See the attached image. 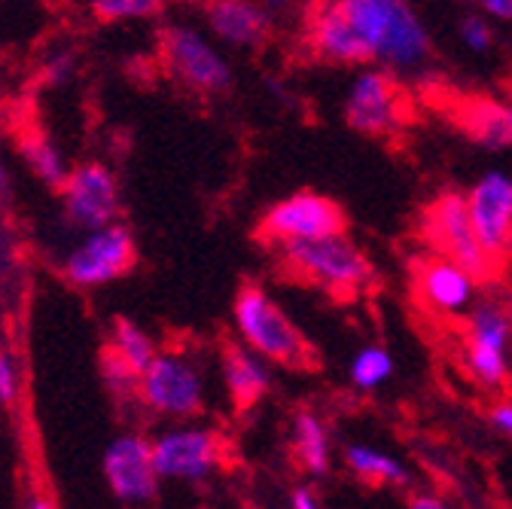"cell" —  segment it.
I'll use <instances>...</instances> for the list:
<instances>
[{"instance_id": "6da1fadb", "label": "cell", "mask_w": 512, "mask_h": 509, "mask_svg": "<svg viewBox=\"0 0 512 509\" xmlns=\"http://www.w3.org/2000/svg\"><path fill=\"white\" fill-rule=\"evenodd\" d=\"M372 52V65L391 74H421L433 61V40L409 0H336Z\"/></svg>"}, {"instance_id": "7a4b0ae2", "label": "cell", "mask_w": 512, "mask_h": 509, "mask_svg": "<svg viewBox=\"0 0 512 509\" xmlns=\"http://www.w3.org/2000/svg\"><path fill=\"white\" fill-rule=\"evenodd\" d=\"M278 266L299 284L317 287L330 293L333 299H354L360 296L369 281L375 278L372 260L360 250L348 232L324 235V238H305L278 244Z\"/></svg>"}, {"instance_id": "3957f363", "label": "cell", "mask_w": 512, "mask_h": 509, "mask_svg": "<svg viewBox=\"0 0 512 509\" xmlns=\"http://www.w3.org/2000/svg\"><path fill=\"white\" fill-rule=\"evenodd\" d=\"M238 339L275 366L308 372L317 366V351L293 317L260 284H241L232 302Z\"/></svg>"}, {"instance_id": "277c9868", "label": "cell", "mask_w": 512, "mask_h": 509, "mask_svg": "<svg viewBox=\"0 0 512 509\" xmlns=\"http://www.w3.org/2000/svg\"><path fill=\"white\" fill-rule=\"evenodd\" d=\"M418 235L430 253H439V257L461 263L482 284L497 278L494 266L488 263L485 250H482V241L476 235L470 205H467V193H461V189H442L439 196H433L421 208Z\"/></svg>"}, {"instance_id": "5b68a950", "label": "cell", "mask_w": 512, "mask_h": 509, "mask_svg": "<svg viewBox=\"0 0 512 509\" xmlns=\"http://www.w3.org/2000/svg\"><path fill=\"white\" fill-rule=\"evenodd\" d=\"M138 400L168 421H192L205 412V372L180 351H156L141 372Z\"/></svg>"}, {"instance_id": "8992f818", "label": "cell", "mask_w": 512, "mask_h": 509, "mask_svg": "<svg viewBox=\"0 0 512 509\" xmlns=\"http://www.w3.org/2000/svg\"><path fill=\"white\" fill-rule=\"evenodd\" d=\"M150 442L153 464L162 482L202 485L220 470L223 461V436L214 427L180 421L153 436Z\"/></svg>"}, {"instance_id": "52a82bcc", "label": "cell", "mask_w": 512, "mask_h": 509, "mask_svg": "<svg viewBox=\"0 0 512 509\" xmlns=\"http://www.w3.org/2000/svg\"><path fill=\"white\" fill-rule=\"evenodd\" d=\"M138 266V244L119 220L89 229L86 238L64 257V278L80 290H95L125 278Z\"/></svg>"}, {"instance_id": "ba28073f", "label": "cell", "mask_w": 512, "mask_h": 509, "mask_svg": "<svg viewBox=\"0 0 512 509\" xmlns=\"http://www.w3.org/2000/svg\"><path fill=\"white\" fill-rule=\"evenodd\" d=\"M162 58L177 83L199 95H226L232 89V65L229 58L205 37L199 28L168 25L162 31Z\"/></svg>"}, {"instance_id": "9c48e42d", "label": "cell", "mask_w": 512, "mask_h": 509, "mask_svg": "<svg viewBox=\"0 0 512 509\" xmlns=\"http://www.w3.org/2000/svg\"><path fill=\"white\" fill-rule=\"evenodd\" d=\"M256 232H260V238L269 247H278L287 241H305V238H324V235L348 232V214L336 199L302 189V193H293V196H284L281 202H275L260 217Z\"/></svg>"}, {"instance_id": "30bf717a", "label": "cell", "mask_w": 512, "mask_h": 509, "mask_svg": "<svg viewBox=\"0 0 512 509\" xmlns=\"http://www.w3.org/2000/svg\"><path fill=\"white\" fill-rule=\"evenodd\" d=\"M467 205L488 263L503 275L512 266V177L506 171H485L467 189Z\"/></svg>"}, {"instance_id": "8fae6325", "label": "cell", "mask_w": 512, "mask_h": 509, "mask_svg": "<svg viewBox=\"0 0 512 509\" xmlns=\"http://www.w3.org/2000/svg\"><path fill=\"white\" fill-rule=\"evenodd\" d=\"M101 476L110 494L125 506H144L159 497V473L153 464V442L141 433H119L101 455Z\"/></svg>"}, {"instance_id": "7c38bea8", "label": "cell", "mask_w": 512, "mask_h": 509, "mask_svg": "<svg viewBox=\"0 0 512 509\" xmlns=\"http://www.w3.org/2000/svg\"><path fill=\"white\" fill-rule=\"evenodd\" d=\"M400 86L391 71L363 65L348 86L342 119L354 135L388 138L400 125Z\"/></svg>"}, {"instance_id": "4fadbf2b", "label": "cell", "mask_w": 512, "mask_h": 509, "mask_svg": "<svg viewBox=\"0 0 512 509\" xmlns=\"http://www.w3.org/2000/svg\"><path fill=\"white\" fill-rule=\"evenodd\" d=\"M58 193L64 220L80 232L119 220V183L104 162H86L71 168Z\"/></svg>"}, {"instance_id": "5bb4252c", "label": "cell", "mask_w": 512, "mask_h": 509, "mask_svg": "<svg viewBox=\"0 0 512 509\" xmlns=\"http://www.w3.org/2000/svg\"><path fill=\"white\" fill-rule=\"evenodd\" d=\"M479 284L482 281L470 269L448 257H439V253H427V257H421L412 266L415 299L433 314H445V317L464 314L476 302Z\"/></svg>"}, {"instance_id": "9a60e30c", "label": "cell", "mask_w": 512, "mask_h": 509, "mask_svg": "<svg viewBox=\"0 0 512 509\" xmlns=\"http://www.w3.org/2000/svg\"><path fill=\"white\" fill-rule=\"evenodd\" d=\"M305 40L317 61H327L336 68H363L372 65V52L357 34V28L348 22V16L339 10L336 0H320L308 13Z\"/></svg>"}, {"instance_id": "2e32d148", "label": "cell", "mask_w": 512, "mask_h": 509, "mask_svg": "<svg viewBox=\"0 0 512 509\" xmlns=\"http://www.w3.org/2000/svg\"><path fill=\"white\" fill-rule=\"evenodd\" d=\"M205 22L229 49H260L272 37V13L260 0H208Z\"/></svg>"}, {"instance_id": "e0dca14e", "label": "cell", "mask_w": 512, "mask_h": 509, "mask_svg": "<svg viewBox=\"0 0 512 509\" xmlns=\"http://www.w3.org/2000/svg\"><path fill=\"white\" fill-rule=\"evenodd\" d=\"M220 369H223V385L232 400V409L238 415L256 409L266 394L272 391V369L269 360L260 357L244 342H226L220 351Z\"/></svg>"}, {"instance_id": "ac0fdd59", "label": "cell", "mask_w": 512, "mask_h": 509, "mask_svg": "<svg viewBox=\"0 0 512 509\" xmlns=\"http://www.w3.org/2000/svg\"><path fill=\"white\" fill-rule=\"evenodd\" d=\"M455 125L470 144L482 150L512 147V104L506 101L488 95H467L455 104Z\"/></svg>"}, {"instance_id": "d6986e66", "label": "cell", "mask_w": 512, "mask_h": 509, "mask_svg": "<svg viewBox=\"0 0 512 509\" xmlns=\"http://www.w3.org/2000/svg\"><path fill=\"white\" fill-rule=\"evenodd\" d=\"M290 455L296 461V467L302 473H308L311 479H320L333 470V439L330 430L317 412L311 409H299L293 415V427H290Z\"/></svg>"}, {"instance_id": "ffe728a7", "label": "cell", "mask_w": 512, "mask_h": 509, "mask_svg": "<svg viewBox=\"0 0 512 509\" xmlns=\"http://www.w3.org/2000/svg\"><path fill=\"white\" fill-rule=\"evenodd\" d=\"M464 345L506 351L512 348V305L503 299H476L464 311Z\"/></svg>"}, {"instance_id": "44dd1931", "label": "cell", "mask_w": 512, "mask_h": 509, "mask_svg": "<svg viewBox=\"0 0 512 509\" xmlns=\"http://www.w3.org/2000/svg\"><path fill=\"white\" fill-rule=\"evenodd\" d=\"M345 467L357 482H363L369 488H400L409 482V470L403 461L384 455L363 442H351L345 449Z\"/></svg>"}, {"instance_id": "7402d4cb", "label": "cell", "mask_w": 512, "mask_h": 509, "mask_svg": "<svg viewBox=\"0 0 512 509\" xmlns=\"http://www.w3.org/2000/svg\"><path fill=\"white\" fill-rule=\"evenodd\" d=\"M22 156H25L28 171L49 189H61L71 174L68 159H64V153L46 135H28L22 141Z\"/></svg>"}, {"instance_id": "603a6c76", "label": "cell", "mask_w": 512, "mask_h": 509, "mask_svg": "<svg viewBox=\"0 0 512 509\" xmlns=\"http://www.w3.org/2000/svg\"><path fill=\"white\" fill-rule=\"evenodd\" d=\"M464 369L470 375V381L488 394H500L506 391L509 378H512V366H509V354L506 351H494V348H476V345H464Z\"/></svg>"}, {"instance_id": "cb8c5ba5", "label": "cell", "mask_w": 512, "mask_h": 509, "mask_svg": "<svg viewBox=\"0 0 512 509\" xmlns=\"http://www.w3.org/2000/svg\"><path fill=\"white\" fill-rule=\"evenodd\" d=\"M110 348L138 372H144L150 366V360L156 357V342L147 330H141L132 317H116L110 327Z\"/></svg>"}, {"instance_id": "d4e9b609", "label": "cell", "mask_w": 512, "mask_h": 509, "mask_svg": "<svg viewBox=\"0 0 512 509\" xmlns=\"http://www.w3.org/2000/svg\"><path fill=\"white\" fill-rule=\"evenodd\" d=\"M348 378L357 391H378L394 378V357L381 345H363L348 369Z\"/></svg>"}, {"instance_id": "484cf974", "label": "cell", "mask_w": 512, "mask_h": 509, "mask_svg": "<svg viewBox=\"0 0 512 509\" xmlns=\"http://www.w3.org/2000/svg\"><path fill=\"white\" fill-rule=\"evenodd\" d=\"M165 0H89V10L101 22H144L156 19Z\"/></svg>"}, {"instance_id": "4316f807", "label": "cell", "mask_w": 512, "mask_h": 509, "mask_svg": "<svg viewBox=\"0 0 512 509\" xmlns=\"http://www.w3.org/2000/svg\"><path fill=\"white\" fill-rule=\"evenodd\" d=\"M101 375L104 385L116 400H138V385H141V372L128 366L110 345L101 354Z\"/></svg>"}, {"instance_id": "83f0119b", "label": "cell", "mask_w": 512, "mask_h": 509, "mask_svg": "<svg viewBox=\"0 0 512 509\" xmlns=\"http://www.w3.org/2000/svg\"><path fill=\"white\" fill-rule=\"evenodd\" d=\"M458 34H461V40H464V46L470 52H488L494 46V31H491L485 16H476V13L464 16L461 25H458Z\"/></svg>"}, {"instance_id": "f1b7e54d", "label": "cell", "mask_w": 512, "mask_h": 509, "mask_svg": "<svg viewBox=\"0 0 512 509\" xmlns=\"http://www.w3.org/2000/svg\"><path fill=\"white\" fill-rule=\"evenodd\" d=\"M19 385H22V378H19V363L13 357V351L10 348H0V400H4L7 409L16 403Z\"/></svg>"}, {"instance_id": "f546056e", "label": "cell", "mask_w": 512, "mask_h": 509, "mask_svg": "<svg viewBox=\"0 0 512 509\" xmlns=\"http://www.w3.org/2000/svg\"><path fill=\"white\" fill-rule=\"evenodd\" d=\"M74 71H77V58L71 52H58L46 61L43 68V83L46 86H64L74 80Z\"/></svg>"}, {"instance_id": "4dcf8cb0", "label": "cell", "mask_w": 512, "mask_h": 509, "mask_svg": "<svg viewBox=\"0 0 512 509\" xmlns=\"http://www.w3.org/2000/svg\"><path fill=\"white\" fill-rule=\"evenodd\" d=\"M488 424H491L500 436L512 439V394H503V391H500V397L488 406Z\"/></svg>"}, {"instance_id": "1f68e13d", "label": "cell", "mask_w": 512, "mask_h": 509, "mask_svg": "<svg viewBox=\"0 0 512 509\" xmlns=\"http://www.w3.org/2000/svg\"><path fill=\"white\" fill-rule=\"evenodd\" d=\"M13 266H16V238L0 223V281L13 272Z\"/></svg>"}, {"instance_id": "d6a6232c", "label": "cell", "mask_w": 512, "mask_h": 509, "mask_svg": "<svg viewBox=\"0 0 512 509\" xmlns=\"http://www.w3.org/2000/svg\"><path fill=\"white\" fill-rule=\"evenodd\" d=\"M464 4H473V7L482 10L488 19L512 22V0H464Z\"/></svg>"}, {"instance_id": "836d02e7", "label": "cell", "mask_w": 512, "mask_h": 509, "mask_svg": "<svg viewBox=\"0 0 512 509\" xmlns=\"http://www.w3.org/2000/svg\"><path fill=\"white\" fill-rule=\"evenodd\" d=\"M320 491L314 488V485H296L293 491H290V497H287V503L293 506V509H317L320 506V497H317Z\"/></svg>"}, {"instance_id": "e575fe53", "label": "cell", "mask_w": 512, "mask_h": 509, "mask_svg": "<svg viewBox=\"0 0 512 509\" xmlns=\"http://www.w3.org/2000/svg\"><path fill=\"white\" fill-rule=\"evenodd\" d=\"M406 503H409L412 509H442V506H445L442 497H424V494H412Z\"/></svg>"}, {"instance_id": "d590c367", "label": "cell", "mask_w": 512, "mask_h": 509, "mask_svg": "<svg viewBox=\"0 0 512 509\" xmlns=\"http://www.w3.org/2000/svg\"><path fill=\"white\" fill-rule=\"evenodd\" d=\"M7 199H10V168L0 159V202H7Z\"/></svg>"}, {"instance_id": "8d00e7d4", "label": "cell", "mask_w": 512, "mask_h": 509, "mask_svg": "<svg viewBox=\"0 0 512 509\" xmlns=\"http://www.w3.org/2000/svg\"><path fill=\"white\" fill-rule=\"evenodd\" d=\"M260 4L275 16V13H281V10H287V7H290V0H260Z\"/></svg>"}, {"instance_id": "74e56055", "label": "cell", "mask_w": 512, "mask_h": 509, "mask_svg": "<svg viewBox=\"0 0 512 509\" xmlns=\"http://www.w3.org/2000/svg\"><path fill=\"white\" fill-rule=\"evenodd\" d=\"M4 409H7V406H4V400H0V415H4Z\"/></svg>"}]
</instances>
